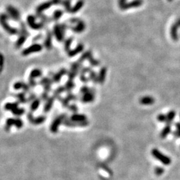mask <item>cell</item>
Wrapping results in <instances>:
<instances>
[{"label":"cell","mask_w":180,"mask_h":180,"mask_svg":"<svg viewBox=\"0 0 180 180\" xmlns=\"http://www.w3.org/2000/svg\"><path fill=\"white\" fill-rule=\"evenodd\" d=\"M42 35L41 34H39V35H36V36H35L34 37H33V42H37V40H40L41 38H42Z\"/></svg>","instance_id":"53"},{"label":"cell","mask_w":180,"mask_h":180,"mask_svg":"<svg viewBox=\"0 0 180 180\" xmlns=\"http://www.w3.org/2000/svg\"><path fill=\"white\" fill-rule=\"evenodd\" d=\"M91 56H93V55H92L91 51H86V52H85V53L82 54V55L81 56L80 59L79 60V61L82 63L86 60H88L91 57Z\"/></svg>","instance_id":"32"},{"label":"cell","mask_w":180,"mask_h":180,"mask_svg":"<svg viewBox=\"0 0 180 180\" xmlns=\"http://www.w3.org/2000/svg\"><path fill=\"white\" fill-rule=\"evenodd\" d=\"M48 94L49 93H48V92H46V91H44V92H43V93H42V95H41V99L43 100V101L48 100V99L49 98Z\"/></svg>","instance_id":"49"},{"label":"cell","mask_w":180,"mask_h":180,"mask_svg":"<svg viewBox=\"0 0 180 180\" xmlns=\"http://www.w3.org/2000/svg\"><path fill=\"white\" fill-rule=\"evenodd\" d=\"M27 119L30 123H33L34 125H40L45 122V117L43 115H40L37 117H34L32 114V113H28L27 114Z\"/></svg>","instance_id":"9"},{"label":"cell","mask_w":180,"mask_h":180,"mask_svg":"<svg viewBox=\"0 0 180 180\" xmlns=\"http://www.w3.org/2000/svg\"><path fill=\"white\" fill-rule=\"evenodd\" d=\"M73 37H69L68 39H67L65 41V43H64V50L66 51L67 53H68L70 51V46L73 42Z\"/></svg>","instance_id":"36"},{"label":"cell","mask_w":180,"mask_h":180,"mask_svg":"<svg viewBox=\"0 0 180 180\" xmlns=\"http://www.w3.org/2000/svg\"><path fill=\"white\" fill-rule=\"evenodd\" d=\"M1 24L2 27H4V29L6 31V32L9 33L11 35H16L19 33V30L16 29V28L13 27L7 24V21H1Z\"/></svg>","instance_id":"12"},{"label":"cell","mask_w":180,"mask_h":180,"mask_svg":"<svg viewBox=\"0 0 180 180\" xmlns=\"http://www.w3.org/2000/svg\"><path fill=\"white\" fill-rule=\"evenodd\" d=\"M42 76V72L40 70V69H33L32 71H31L29 78L35 79V78H39V77H41Z\"/></svg>","instance_id":"30"},{"label":"cell","mask_w":180,"mask_h":180,"mask_svg":"<svg viewBox=\"0 0 180 180\" xmlns=\"http://www.w3.org/2000/svg\"><path fill=\"white\" fill-rule=\"evenodd\" d=\"M168 1H173V0H168Z\"/></svg>","instance_id":"57"},{"label":"cell","mask_w":180,"mask_h":180,"mask_svg":"<svg viewBox=\"0 0 180 180\" xmlns=\"http://www.w3.org/2000/svg\"><path fill=\"white\" fill-rule=\"evenodd\" d=\"M179 117H180V115H179Z\"/></svg>","instance_id":"58"},{"label":"cell","mask_w":180,"mask_h":180,"mask_svg":"<svg viewBox=\"0 0 180 180\" xmlns=\"http://www.w3.org/2000/svg\"><path fill=\"white\" fill-rule=\"evenodd\" d=\"M3 64H4V56L1 55V68L3 69Z\"/></svg>","instance_id":"55"},{"label":"cell","mask_w":180,"mask_h":180,"mask_svg":"<svg viewBox=\"0 0 180 180\" xmlns=\"http://www.w3.org/2000/svg\"><path fill=\"white\" fill-rule=\"evenodd\" d=\"M67 73H68V71H67L66 69H64V68L61 69L60 71L58 72L57 73L54 74V75L53 76V77H52L53 81L54 82V83H58V82L60 81L61 78H62L64 75H66V74H67Z\"/></svg>","instance_id":"18"},{"label":"cell","mask_w":180,"mask_h":180,"mask_svg":"<svg viewBox=\"0 0 180 180\" xmlns=\"http://www.w3.org/2000/svg\"><path fill=\"white\" fill-rule=\"evenodd\" d=\"M63 6L65 8V11L68 13H71V10L72 7H71V1L70 0H64L62 2Z\"/></svg>","instance_id":"37"},{"label":"cell","mask_w":180,"mask_h":180,"mask_svg":"<svg viewBox=\"0 0 180 180\" xmlns=\"http://www.w3.org/2000/svg\"><path fill=\"white\" fill-rule=\"evenodd\" d=\"M151 154H152L153 158L158 159V161H161L164 165L169 166L170 165L171 163V159L169 158V157L163 155V153L160 152L158 150H157V149H153V150H151Z\"/></svg>","instance_id":"1"},{"label":"cell","mask_w":180,"mask_h":180,"mask_svg":"<svg viewBox=\"0 0 180 180\" xmlns=\"http://www.w3.org/2000/svg\"><path fill=\"white\" fill-rule=\"evenodd\" d=\"M92 89H93V88H90V87H87L86 86H84L81 87V89H80V90H79V91H80V93L81 94H85L88 93V92H90Z\"/></svg>","instance_id":"44"},{"label":"cell","mask_w":180,"mask_h":180,"mask_svg":"<svg viewBox=\"0 0 180 180\" xmlns=\"http://www.w3.org/2000/svg\"><path fill=\"white\" fill-rule=\"evenodd\" d=\"M154 172H155V174L158 176H161V175L164 173V169L163 168H161V167H157V168H155Z\"/></svg>","instance_id":"45"},{"label":"cell","mask_w":180,"mask_h":180,"mask_svg":"<svg viewBox=\"0 0 180 180\" xmlns=\"http://www.w3.org/2000/svg\"><path fill=\"white\" fill-rule=\"evenodd\" d=\"M126 1H127V0H119V1H118V3H119V6H120V7L121 8V7H122L123 6H124V5L127 3V2H126Z\"/></svg>","instance_id":"52"},{"label":"cell","mask_w":180,"mask_h":180,"mask_svg":"<svg viewBox=\"0 0 180 180\" xmlns=\"http://www.w3.org/2000/svg\"><path fill=\"white\" fill-rule=\"evenodd\" d=\"M84 45L82 44V43H79L75 49H73V50H71L69 51V52L68 53V56L70 58H72V57H73V56L78 55V53L81 52V51L84 50Z\"/></svg>","instance_id":"19"},{"label":"cell","mask_w":180,"mask_h":180,"mask_svg":"<svg viewBox=\"0 0 180 180\" xmlns=\"http://www.w3.org/2000/svg\"><path fill=\"white\" fill-rule=\"evenodd\" d=\"M52 35L53 33H51L50 30H48L46 32V38L45 40V42L43 43L44 44V47L48 49V50H50L52 48Z\"/></svg>","instance_id":"16"},{"label":"cell","mask_w":180,"mask_h":180,"mask_svg":"<svg viewBox=\"0 0 180 180\" xmlns=\"http://www.w3.org/2000/svg\"><path fill=\"white\" fill-rule=\"evenodd\" d=\"M63 14V12L61 11V10H60V9L55 10V11L53 12V16H52V17H51L52 18L53 21H58V19H60V18L62 17Z\"/></svg>","instance_id":"33"},{"label":"cell","mask_w":180,"mask_h":180,"mask_svg":"<svg viewBox=\"0 0 180 180\" xmlns=\"http://www.w3.org/2000/svg\"><path fill=\"white\" fill-rule=\"evenodd\" d=\"M84 0H79V1H78L75 6L72 7V9L71 10V14H75V13L79 12V10L82 8V7L84 6Z\"/></svg>","instance_id":"26"},{"label":"cell","mask_w":180,"mask_h":180,"mask_svg":"<svg viewBox=\"0 0 180 180\" xmlns=\"http://www.w3.org/2000/svg\"><path fill=\"white\" fill-rule=\"evenodd\" d=\"M41 102V99L40 98H36L35 100H33V102H32V104L30 105V110L31 112H35V110H37L39 107Z\"/></svg>","instance_id":"29"},{"label":"cell","mask_w":180,"mask_h":180,"mask_svg":"<svg viewBox=\"0 0 180 180\" xmlns=\"http://www.w3.org/2000/svg\"><path fill=\"white\" fill-rule=\"evenodd\" d=\"M42 49H43V46L42 45L40 44V43H35V44L30 45L29 48H25V50H23L22 54V55L26 56L30 55L31 53L39 52V51L42 50Z\"/></svg>","instance_id":"6"},{"label":"cell","mask_w":180,"mask_h":180,"mask_svg":"<svg viewBox=\"0 0 180 180\" xmlns=\"http://www.w3.org/2000/svg\"><path fill=\"white\" fill-rule=\"evenodd\" d=\"M15 97L19 99V102L22 103V104H25V103L27 102V98L25 97V92H22V93L17 94Z\"/></svg>","instance_id":"38"},{"label":"cell","mask_w":180,"mask_h":180,"mask_svg":"<svg viewBox=\"0 0 180 180\" xmlns=\"http://www.w3.org/2000/svg\"><path fill=\"white\" fill-rule=\"evenodd\" d=\"M63 124L69 127H84L89 125V122L88 121H84V122H75V121H72L71 120L66 119L63 122Z\"/></svg>","instance_id":"7"},{"label":"cell","mask_w":180,"mask_h":180,"mask_svg":"<svg viewBox=\"0 0 180 180\" xmlns=\"http://www.w3.org/2000/svg\"><path fill=\"white\" fill-rule=\"evenodd\" d=\"M25 86V84L24 82H21V81H18L16 82V83H15L14 85V88L15 90H19V89H24V87Z\"/></svg>","instance_id":"42"},{"label":"cell","mask_w":180,"mask_h":180,"mask_svg":"<svg viewBox=\"0 0 180 180\" xmlns=\"http://www.w3.org/2000/svg\"><path fill=\"white\" fill-rule=\"evenodd\" d=\"M106 73H107V68L105 67L100 69V71L98 73V83L100 84H102L105 81V78H106Z\"/></svg>","instance_id":"21"},{"label":"cell","mask_w":180,"mask_h":180,"mask_svg":"<svg viewBox=\"0 0 180 180\" xmlns=\"http://www.w3.org/2000/svg\"><path fill=\"white\" fill-rule=\"evenodd\" d=\"M88 61H89V62L90 63V65H91V66H93V67L98 66L99 65V63H100L99 61L97 60L94 59L93 56H91V57L89 59Z\"/></svg>","instance_id":"41"},{"label":"cell","mask_w":180,"mask_h":180,"mask_svg":"<svg viewBox=\"0 0 180 180\" xmlns=\"http://www.w3.org/2000/svg\"><path fill=\"white\" fill-rule=\"evenodd\" d=\"M64 91H66L65 87H64V86H60L59 87H58V88L56 89L55 91H54L53 96L55 97V98H58V97H60V94L61 93H63Z\"/></svg>","instance_id":"35"},{"label":"cell","mask_w":180,"mask_h":180,"mask_svg":"<svg viewBox=\"0 0 180 180\" xmlns=\"http://www.w3.org/2000/svg\"><path fill=\"white\" fill-rule=\"evenodd\" d=\"M7 12L9 17L12 18L14 21L19 22L20 19H21L19 12L18 11L16 8H15L14 7L12 6H8L7 7Z\"/></svg>","instance_id":"8"},{"label":"cell","mask_w":180,"mask_h":180,"mask_svg":"<svg viewBox=\"0 0 180 180\" xmlns=\"http://www.w3.org/2000/svg\"><path fill=\"white\" fill-rule=\"evenodd\" d=\"M140 102L142 105H151L155 103V99L151 96H144L140 99Z\"/></svg>","instance_id":"20"},{"label":"cell","mask_w":180,"mask_h":180,"mask_svg":"<svg viewBox=\"0 0 180 180\" xmlns=\"http://www.w3.org/2000/svg\"><path fill=\"white\" fill-rule=\"evenodd\" d=\"M175 125H176V127L177 128V131H178L179 135H180V122L176 123V124H175Z\"/></svg>","instance_id":"54"},{"label":"cell","mask_w":180,"mask_h":180,"mask_svg":"<svg viewBox=\"0 0 180 180\" xmlns=\"http://www.w3.org/2000/svg\"><path fill=\"white\" fill-rule=\"evenodd\" d=\"M36 99V96L35 94H31L30 96L28 97L27 98V102H33V100H35Z\"/></svg>","instance_id":"50"},{"label":"cell","mask_w":180,"mask_h":180,"mask_svg":"<svg viewBox=\"0 0 180 180\" xmlns=\"http://www.w3.org/2000/svg\"><path fill=\"white\" fill-rule=\"evenodd\" d=\"M176 113L174 110H170L167 114V118H168V120L166 122V125H171L172 123H173V121L174 120L175 117H176Z\"/></svg>","instance_id":"25"},{"label":"cell","mask_w":180,"mask_h":180,"mask_svg":"<svg viewBox=\"0 0 180 180\" xmlns=\"http://www.w3.org/2000/svg\"><path fill=\"white\" fill-rule=\"evenodd\" d=\"M91 70V69L88 68V67H86V68H82L80 69L79 73H80V74H86V73H87V72H89Z\"/></svg>","instance_id":"47"},{"label":"cell","mask_w":180,"mask_h":180,"mask_svg":"<svg viewBox=\"0 0 180 180\" xmlns=\"http://www.w3.org/2000/svg\"><path fill=\"white\" fill-rule=\"evenodd\" d=\"M178 29L179 27L176 24H174L171 25L170 29V35L171 39L174 42H177L179 40V35H178Z\"/></svg>","instance_id":"17"},{"label":"cell","mask_w":180,"mask_h":180,"mask_svg":"<svg viewBox=\"0 0 180 180\" xmlns=\"http://www.w3.org/2000/svg\"><path fill=\"white\" fill-rule=\"evenodd\" d=\"M23 125H24L23 121L20 119H18V118H17V119H15V118H8L6 120L5 130L8 132L12 125H15L18 129H20V128L22 127Z\"/></svg>","instance_id":"3"},{"label":"cell","mask_w":180,"mask_h":180,"mask_svg":"<svg viewBox=\"0 0 180 180\" xmlns=\"http://www.w3.org/2000/svg\"><path fill=\"white\" fill-rule=\"evenodd\" d=\"M37 17H39L40 19L43 22V23H44V24H45V23H50L51 22L53 21L52 18L49 17L47 16V15H45L43 14H37Z\"/></svg>","instance_id":"34"},{"label":"cell","mask_w":180,"mask_h":180,"mask_svg":"<svg viewBox=\"0 0 180 180\" xmlns=\"http://www.w3.org/2000/svg\"><path fill=\"white\" fill-rule=\"evenodd\" d=\"M53 83L52 79H50L48 78H44L42 79V80L40 81V84L42 85L44 88V91L49 93L51 91V85Z\"/></svg>","instance_id":"14"},{"label":"cell","mask_w":180,"mask_h":180,"mask_svg":"<svg viewBox=\"0 0 180 180\" xmlns=\"http://www.w3.org/2000/svg\"><path fill=\"white\" fill-rule=\"evenodd\" d=\"M157 120H158V122H164L166 123L167 120H168V118H167V115L161 114H159L157 117Z\"/></svg>","instance_id":"43"},{"label":"cell","mask_w":180,"mask_h":180,"mask_svg":"<svg viewBox=\"0 0 180 180\" xmlns=\"http://www.w3.org/2000/svg\"><path fill=\"white\" fill-rule=\"evenodd\" d=\"M18 105H19V103L18 102H14V103H7V104L5 105V109L7 110V111L12 112L13 110H14L15 109H17L18 107Z\"/></svg>","instance_id":"28"},{"label":"cell","mask_w":180,"mask_h":180,"mask_svg":"<svg viewBox=\"0 0 180 180\" xmlns=\"http://www.w3.org/2000/svg\"><path fill=\"white\" fill-rule=\"evenodd\" d=\"M172 134H173L174 137L176 138H180V135H179V133L178 132V131H174L173 132H172Z\"/></svg>","instance_id":"51"},{"label":"cell","mask_w":180,"mask_h":180,"mask_svg":"<svg viewBox=\"0 0 180 180\" xmlns=\"http://www.w3.org/2000/svg\"><path fill=\"white\" fill-rule=\"evenodd\" d=\"M171 132V127L169 125H166L159 134V137L161 139H165Z\"/></svg>","instance_id":"23"},{"label":"cell","mask_w":180,"mask_h":180,"mask_svg":"<svg viewBox=\"0 0 180 180\" xmlns=\"http://www.w3.org/2000/svg\"><path fill=\"white\" fill-rule=\"evenodd\" d=\"M69 28H70V29L73 31V32L81 33V32H83L85 30H86V24H85L84 22H83L81 19H79V21L76 24V25H73V26H71V27L69 26Z\"/></svg>","instance_id":"11"},{"label":"cell","mask_w":180,"mask_h":180,"mask_svg":"<svg viewBox=\"0 0 180 180\" xmlns=\"http://www.w3.org/2000/svg\"><path fill=\"white\" fill-rule=\"evenodd\" d=\"M95 94H96V91L93 88V89L90 92L83 94V96L80 99L81 101L83 103H90L94 102V100L95 99Z\"/></svg>","instance_id":"13"},{"label":"cell","mask_w":180,"mask_h":180,"mask_svg":"<svg viewBox=\"0 0 180 180\" xmlns=\"http://www.w3.org/2000/svg\"><path fill=\"white\" fill-rule=\"evenodd\" d=\"M65 89L66 91L68 92H71V91L73 89L74 87H76V85L74 84V82L73 80H71V79H69V80L66 82V84L65 85Z\"/></svg>","instance_id":"31"},{"label":"cell","mask_w":180,"mask_h":180,"mask_svg":"<svg viewBox=\"0 0 180 180\" xmlns=\"http://www.w3.org/2000/svg\"><path fill=\"white\" fill-rule=\"evenodd\" d=\"M69 108V109L70 110V111L73 112H75L76 113L77 112H78V107L76 106V105H69V106L68 107Z\"/></svg>","instance_id":"48"},{"label":"cell","mask_w":180,"mask_h":180,"mask_svg":"<svg viewBox=\"0 0 180 180\" xmlns=\"http://www.w3.org/2000/svg\"><path fill=\"white\" fill-rule=\"evenodd\" d=\"M65 120H66V114H61L55 118L51 123L50 126V131L51 133H56L58 132L59 126L62 124Z\"/></svg>","instance_id":"2"},{"label":"cell","mask_w":180,"mask_h":180,"mask_svg":"<svg viewBox=\"0 0 180 180\" xmlns=\"http://www.w3.org/2000/svg\"><path fill=\"white\" fill-rule=\"evenodd\" d=\"M52 6H53V3L52 0H51V1H45V2H44V3L41 4L37 7V8H36V13H37V14H42L43 12L47 10L48 9L50 8V7H51Z\"/></svg>","instance_id":"15"},{"label":"cell","mask_w":180,"mask_h":180,"mask_svg":"<svg viewBox=\"0 0 180 180\" xmlns=\"http://www.w3.org/2000/svg\"><path fill=\"white\" fill-rule=\"evenodd\" d=\"M143 4V0H133V1L126 3L124 6L121 7L122 10H127L130 8L140 7Z\"/></svg>","instance_id":"10"},{"label":"cell","mask_w":180,"mask_h":180,"mask_svg":"<svg viewBox=\"0 0 180 180\" xmlns=\"http://www.w3.org/2000/svg\"><path fill=\"white\" fill-rule=\"evenodd\" d=\"M70 120L75 122H84V121H87V117L86 115L78 114L76 113L75 114L71 115Z\"/></svg>","instance_id":"24"},{"label":"cell","mask_w":180,"mask_h":180,"mask_svg":"<svg viewBox=\"0 0 180 180\" xmlns=\"http://www.w3.org/2000/svg\"><path fill=\"white\" fill-rule=\"evenodd\" d=\"M12 113L14 115H15V116H20V115H22L25 113V109H24V108L17 107V109L13 110Z\"/></svg>","instance_id":"40"},{"label":"cell","mask_w":180,"mask_h":180,"mask_svg":"<svg viewBox=\"0 0 180 180\" xmlns=\"http://www.w3.org/2000/svg\"><path fill=\"white\" fill-rule=\"evenodd\" d=\"M175 24H176L179 27H180V17L178 18V19H177L176 20V23H175Z\"/></svg>","instance_id":"56"},{"label":"cell","mask_w":180,"mask_h":180,"mask_svg":"<svg viewBox=\"0 0 180 180\" xmlns=\"http://www.w3.org/2000/svg\"><path fill=\"white\" fill-rule=\"evenodd\" d=\"M89 76H90V79L94 82V84H96L97 82H98V76H97V74L96 73V72H95L94 70L90 71L89 72Z\"/></svg>","instance_id":"39"},{"label":"cell","mask_w":180,"mask_h":180,"mask_svg":"<svg viewBox=\"0 0 180 180\" xmlns=\"http://www.w3.org/2000/svg\"><path fill=\"white\" fill-rule=\"evenodd\" d=\"M66 31L61 26V24H55L53 27V34L55 35L56 40L58 42H61L63 41L65 36Z\"/></svg>","instance_id":"5"},{"label":"cell","mask_w":180,"mask_h":180,"mask_svg":"<svg viewBox=\"0 0 180 180\" xmlns=\"http://www.w3.org/2000/svg\"><path fill=\"white\" fill-rule=\"evenodd\" d=\"M27 37H27V36L20 35L19 38H18L17 40V42H15V48H16L17 49H19L21 48V46H22L24 44V43L25 42V41H26V39Z\"/></svg>","instance_id":"27"},{"label":"cell","mask_w":180,"mask_h":180,"mask_svg":"<svg viewBox=\"0 0 180 180\" xmlns=\"http://www.w3.org/2000/svg\"><path fill=\"white\" fill-rule=\"evenodd\" d=\"M79 79L83 82V83H87L88 82L89 79L86 76V74H80L79 75Z\"/></svg>","instance_id":"46"},{"label":"cell","mask_w":180,"mask_h":180,"mask_svg":"<svg viewBox=\"0 0 180 180\" xmlns=\"http://www.w3.org/2000/svg\"><path fill=\"white\" fill-rule=\"evenodd\" d=\"M36 17L33 15H28L27 17V22L29 26L32 28V29L34 30H39L42 29L43 27H44L45 24L43 22L41 23H36L35 22Z\"/></svg>","instance_id":"4"},{"label":"cell","mask_w":180,"mask_h":180,"mask_svg":"<svg viewBox=\"0 0 180 180\" xmlns=\"http://www.w3.org/2000/svg\"><path fill=\"white\" fill-rule=\"evenodd\" d=\"M46 103L45 105L44 106V108H43V110H44V112L45 113H48L50 111V109H51V107H52V105L54 103V101H55V97L53 96L52 97H50L48 99V100H46Z\"/></svg>","instance_id":"22"}]
</instances>
